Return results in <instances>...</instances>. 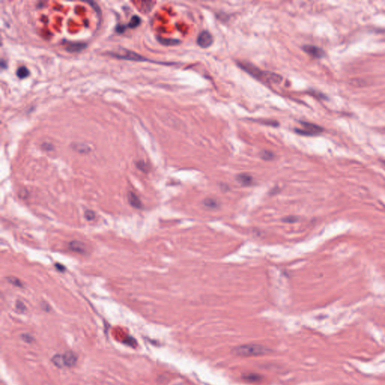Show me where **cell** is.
<instances>
[{
	"instance_id": "3957f363",
	"label": "cell",
	"mask_w": 385,
	"mask_h": 385,
	"mask_svg": "<svg viewBox=\"0 0 385 385\" xmlns=\"http://www.w3.org/2000/svg\"><path fill=\"white\" fill-rule=\"evenodd\" d=\"M52 362L57 367H72L77 362V356L72 351H68L63 354H56L52 358Z\"/></svg>"
},
{
	"instance_id": "8fae6325",
	"label": "cell",
	"mask_w": 385,
	"mask_h": 385,
	"mask_svg": "<svg viewBox=\"0 0 385 385\" xmlns=\"http://www.w3.org/2000/svg\"><path fill=\"white\" fill-rule=\"evenodd\" d=\"M237 181L243 186H250L253 184V178L252 176L248 174L242 173L239 174L236 178Z\"/></svg>"
},
{
	"instance_id": "ba28073f",
	"label": "cell",
	"mask_w": 385,
	"mask_h": 385,
	"mask_svg": "<svg viewBox=\"0 0 385 385\" xmlns=\"http://www.w3.org/2000/svg\"><path fill=\"white\" fill-rule=\"evenodd\" d=\"M303 50L311 57L315 58H320L324 56V51L321 48L314 45H305L303 46Z\"/></svg>"
},
{
	"instance_id": "7c38bea8",
	"label": "cell",
	"mask_w": 385,
	"mask_h": 385,
	"mask_svg": "<svg viewBox=\"0 0 385 385\" xmlns=\"http://www.w3.org/2000/svg\"><path fill=\"white\" fill-rule=\"evenodd\" d=\"M203 204L206 208H210V209H215V208L219 207V203L217 202V201L212 198L206 199L203 201Z\"/></svg>"
},
{
	"instance_id": "30bf717a",
	"label": "cell",
	"mask_w": 385,
	"mask_h": 385,
	"mask_svg": "<svg viewBox=\"0 0 385 385\" xmlns=\"http://www.w3.org/2000/svg\"><path fill=\"white\" fill-rule=\"evenodd\" d=\"M69 250H71V251L76 253H84L86 252L85 245H84L83 242H81L79 241H72L69 242Z\"/></svg>"
},
{
	"instance_id": "5b68a950",
	"label": "cell",
	"mask_w": 385,
	"mask_h": 385,
	"mask_svg": "<svg viewBox=\"0 0 385 385\" xmlns=\"http://www.w3.org/2000/svg\"><path fill=\"white\" fill-rule=\"evenodd\" d=\"M113 57H115L118 59H123L127 60H132V61H150V60L146 59L145 57H142L140 54H138L135 52L131 51L128 50H123V52H119V53H114L112 54Z\"/></svg>"
},
{
	"instance_id": "2e32d148",
	"label": "cell",
	"mask_w": 385,
	"mask_h": 385,
	"mask_svg": "<svg viewBox=\"0 0 385 385\" xmlns=\"http://www.w3.org/2000/svg\"><path fill=\"white\" fill-rule=\"evenodd\" d=\"M159 42L161 43V44H164V45L166 46H171V45H175V44H179V41L176 40V39H163V38H159L158 39Z\"/></svg>"
},
{
	"instance_id": "7402d4cb",
	"label": "cell",
	"mask_w": 385,
	"mask_h": 385,
	"mask_svg": "<svg viewBox=\"0 0 385 385\" xmlns=\"http://www.w3.org/2000/svg\"><path fill=\"white\" fill-rule=\"evenodd\" d=\"M127 28V26L123 25V24H119V25H117V27H116V31H117L118 33H123V32H125Z\"/></svg>"
},
{
	"instance_id": "7a4b0ae2",
	"label": "cell",
	"mask_w": 385,
	"mask_h": 385,
	"mask_svg": "<svg viewBox=\"0 0 385 385\" xmlns=\"http://www.w3.org/2000/svg\"><path fill=\"white\" fill-rule=\"evenodd\" d=\"M271 352V350L268 347L260 345L255 344H248V345H242L234 347L232 353L235 355L243 357L249 356H257L267 354Z\"/></svg>"
},
{
	"instance_id": "277c9868",
	"label": "cell",
	"mask_w": 385,
	"mask_h": 385,
	"mask_svg": "<svg viewBox=\"0 0 385 385\" xmlns=\"http://www.w3.org/2000/svg\"><path fill=\"white\" fill-rule=\"evenodd\" d=\"M302 126V129H296V133L302 135V136H315L319 134L323 131V128L320 126H317L314 123H308V122H301Z\"/></svg>"
},
{
	"instance_id": "ac0fdd59",
	"label": "cell",
	"mask_w": 385,
	"mask_h": 385,
	"mask_svg": "<svg viewBox=\"0 0 385 385\" xmlns=\"http://www.w3.org/2000/svg\"><path fill=\"white\" fill-rule=\"evenodd\" d=\"M261 157L265 160H271L274 158V154L270 151H264L261 153Z\"/></svg>"
},
{
	"instance_id": "d6986e66",
	"label": "cell",
	"mask_w": 385,
	"mask_h": 385,
	"mask_svg": "<svg viewBox=\"0 0 385 385\" xmlns=\"http://www.w3.org/2000/svg\"><path fill=\"white\" fill-rule=\"evenodd\" d=\"M84 217L87 221H93L96 217V214L92 210H86L84 212Z\"/></svg>"
},
{
	"instance_id": "6da1fadb",
	"label": "cell",
	"mask_w": 385,
	"mask_h": 385,
	"mask_svg": "<svg viewBox=\"0 0 385 385\" xmlns=\"http://www.w3.org/2000/svg\"><path fill=\"white\" fill-rule=\"evenodd\" d=\"M240 68L245 70L256 79L268 84H278L282 81V77L277 73L260 70L257 67L248 63H238Z\"/></svg>"
},
{
	"instance_id": "52a82bcc",
	"label": "cell",
	"mask_w": 385,
	"mask_h": 385,
	"mask_svg": "<svg viewBox=\"0 0 385 385\" xmlns=\"http://www.w3.org/2000/svg\"><path fill=\"white\" fill-rule=\"evenodd\" d=\"M65 50L69 53H78L81 50L85 49L87 44L83 42H64Z\"/></svg>"
},
{
	"instance_id": "d4e9b609",
	"label": "cell",
	"mask_w": 385,
	"mask_h": 385,
	"mask_svg": "<svg viewBox=\"0 0 385 385\" xmlns=\"http://www.w3.org/2000/svg\"><path fill=\"white\" fill-rule=\"evenodd\" d=\"M0 65H1L2 68H5V67H6V62H5L4 60H1V64H0Z\"/></svg>"
},
{
	"instance_id": "e0dca14e",
	"label": "cell",
	"mask_w": 385,
	"mask_h": 385,
	"mask_svg": "<svg viewBox=\"0 0 385 385\" xmlns=\"http://www.w3.org/2000/svg\"><path fill=\"white\" fill-rule=\"evenodd\" d=\"M6 280L11 284L14 285V287H23V284H22L21 281H20L19 278H18L14 277V276H10V277H7Z\"/></svg>"
},
{
	"instance_id": "4fadbf2b",
	"label": "cell",
	"mask_w": 385,
	"mask_h": 385,
	"mask_svg": "<svg viewBox=\"0 0 385 385\" xmlns=\"http://www.w3.org/2000/svg\"><path fill=\"white\" fill-rule=\"evenodd\" d=\"M16 75L20 79H23L29 75V71L26 66H20L17 69Z\"/></svg>"
},
{
	"instance_id": "603a6c76",
	"label": "cell",
	"mask_w": 385,
	"mask_h": 385,
	"mask_svg": "<svg viewBox=\"0 0 385 385\" xmlns=\"http://www.w3.org/2000/svg\"><path fill=\"white\" fill-rule=\"evenodd\" d=\"M54 266H55V268H57V269L59 272H63L65 271V267L64 266H63V264H60V263H56L54 264Z\"/></svg>"
},
{
	"instance_id": "44dd1931",
	"label": "cell",
	"mask_w": 385,
	"mask_h": 385,
	"mask_svg": "<svg viewBox=\"0 0 385 385\" xmlns=\"http://www.w3.org/2000/svg\"><path fill=\"white\" fill-rule=\"evenodd\" d=\"M297 221V218L294 216H288L283 218V221L285 223H294Z\"/></svg>"
},
{
	"instance_id": "9c48e42d",
	"label": "cell",
	"mask_w": 385,
	"mask_h": 385,
	"mask_svg": "<svg viewBox=\"0 0 385 385\" xmlns=\"http://www.w3.org/2000/svg\"><path fill=\"white\" fill-rule=\"evenodd\" d=\"M127 199H128V202H129V205H130L131 206H133V208H138V209L142 208V201H141L139 197L137 196L136 193L132 192V191H131V192H129L128 196H127Z\"/></svg>"
},
{
	"instance_id": "cb8c5ba5",
	"label": "cell",
	"mask_w": 385,
	"mask_h": 385,
	"mask_svg": "<svg viewBox=\"0 0 385 385\" xmlns=\"http://www.w3.org/2000/svg\"><path fill=\"white\" fill-rule=\"evenodd\" d=\"M16 307L18 308L19 310H20V311H25V309H26V307H25V305H24V304L20 301H17Z\"/></svg>"
},
{
	"instance_id": "5bb4252c",
	"label": "cell",
	"mask_w": 385,
	"mask_h": 385,
	"mask_svg": "<svg viewBox=\"0 0 385 385\" xmlns=\"http://www.w3.org/2000/svg\"><path fill=\"white\" fill-rule=\"evenodd\" d=\"M141 22H142V19H141L140 17H138V15H134L132 17V18L127 24V27L131 28V29H135V28L140 25Z\"/></svg>"
},
{
	"instance_id": "8992f818",
	"label": "cell",
	"mask_w": 385,
	"mask_h": 385,
	"mask_svg": "<svg viewBox=\"0 0 385 385\" xmlns=\"http://www.w3.org/2000/svg\"><path fill=\"white\" fill-rule=\"evenodd\" d=\"M196 42L200 48H208L213 44V36L209 32L202 31L198 35Z\"/></svg>"
},
{
	"instance_id": "9a60e30c",
	"label": "cell",
	"mask_w": 385,
	"mask_h": 385,
	"mask_svg": "<svg viewBox=\"0 0 385 385\" xmlns=\"http://www.w3.org/2000/svg\"><path fill=\"white\" fill-rule=\"evenodd\" d=\"M243 378L246 381H249V382H257V381H260L261 380V377L260 375L253 373L245 375L243 376Z\"/></svg>"
},
{
	"instance_id": "ffe728a7",
	"label": "cell",
	"mask_w": 385,
	"mask_h": 385,
	"mask_svg": "<svg viewBox=\"0 0 385 385\" xmlns=\"http://www.w3.org/2000/svg\"><path fill=\"white\" fill-rule=\"evenodd\" d=\"M136 166L138 169L142 171L143 172H147L148 171V167L147 164L143 162V161H138V162L136 163Z\"/></svg>"
}]
</instances>
